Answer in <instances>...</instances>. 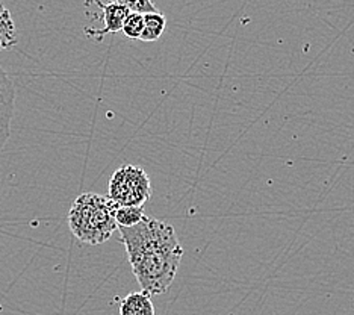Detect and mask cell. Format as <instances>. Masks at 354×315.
Segmentation results:
<instances>
[{
  "label": "cell",
  "mask_w": 354,
  "mask_h": 315,
  "mask_svg": "<svg viewBox=\"0 0 354 315\" xmlns=\"http://www.w3.org/2000/svg\"><path fill=\"white\" fill-rule=\"evenodd\" d=\"M108 194L117 206H142L151 196L150 177L138 165H123L112 174Z\"/></svg>",
  "instance_id": "3"
},
{
  "label": "cell",
  "mask_w": 354,
  "mask_h": 315,
  "mask_svg": "<svg viewBox=\"0 0 354 315\" xmlns=\"http://www.w3.org/2000/svg\"><path fill=\"white\" fill-rule=\"evenodd\" d=\"M14 114V85L6 73L0 69V150L11 135Z\"/></svg>",
  "instance_id": "4"
},
{
  "label": "cell",
  "mask_w": 354,
  "mask_h": 315,
  "mask_svg": "<svg viewBox=\"0 0 354 315\" xmlns=\"http://www.w3.org/2000/svg\"><path fill=\"white\" fill-rule=\"evenodd\" d=\"M144 218V206H117L115 223L118 228H133Z\"/></svg>",
  "instance_id": "9"
},
{
  "label": "cell",
  "mask_w": 354,
  "mask_h": 315,
  "mask_svg": "<svg viewBox=\"0 0 354 315\" xmlns=\"http://www.w3.org/2000/svg\"><path fill=\"white\" fill-rule=\"evenodd\" d=\"M120 315H155L151 298L146 293H131L120 305Z\"/></svg>",
  "instance_id": "6"
},
{
  "label": "cell",
  "mask_w": 354,
  "mask_h": 315,
  "mask_svg": "<svg viewBox=\"0 0 354 315\" xmlns=\"http://www.w3.org/2000/svg\"><path fill=\"white\" fill-rule=\"evenodd\" d=\"M142 29H144V15L131 12L127 15V19L124 20L122 32L127 38L140 39L141 34H142Z\"/></svg>",
  "instance_id": "10"
},
{
  "label": "cell",
  "mask_w": 354,
  "mask_h": 315,
  "mask_svg": "<svg viewBox=\"0 0 354 315\" xmlns=\"http://www.w3.org/2000/svg\"><path fill=\"white\" fill-rule=\"evenodd\" d=\"M118 231L142 293L149 296L167 293L183 256V247L173 226L144 215L133 228H118Z\"/></svg>",
  "instance_id": "1"
},
{
  "label": "cell",
  "mask_w": 354,
  "mask_h": 315,
  "mask_svg": "<svg viewBox=\"0 0 354 315\" xmlns=\"http://www.w3.org/2000/svg\"><path fill=\"white\" fill-rule=\"evenodd\" d=\"M165 26L167 19L160 11L146 14L144 15V29L140 39H142V42H156L162 37Z\"/></svg>",
  "instance_id": "8"
},
{
  "label": "cell",
  "mask_w": 354,
  "mask_h": 315,
  "mask_svg": "<svg viewBox=\"0 0 354 315\" xmlns=\"http://www.w3.org/2000/svg\"><path fill=\"white\" fill-rule=\"evenodd\" d=\"M117 205L108 197L84 192L75 200L68 213V226L73 235L91 246L108 241L118 226L115 223Z\"/></svg>",
  "instance_id": "2"
},
{
  "label": "cell",
  "mask_w": 354,
  "mask_h": 315,
  "mask_svg": "<svg viewBox=\"0 0 354 315\" xmlns=\"http://www.w3.org/2000/svg\"><path fill=\"white\" fill-rule=\"evenodd\" d=\"M126 5V8L131 12L135 14H151V12H158L159 10L155 6V3L150 2V0H133V2H123Z\"/></svg>",
  "instance_id": "11"
},
{
  "label": "cell",
  "mask_w": 354,
  "mask_h": 315,
  "mask_svg": "<svg viewBox=\"0 0 354 315\" xmlns=\"http://www.w3.org/2000/svg\"><path fill=\"white\" fill-rule=\"evenodd\" d=\"M15 44H17V29L11 12L0 3V52L11 51Z\"/></svg>",
  "instance_id": "7"
},
{
  "label": "cell",
  "mask_w": 354,
  "mask_h": 315,
  "mask_svg": "<svg viewBox=\"0 0 354 315\" xmlns=\"http://www.w3.org/2000/svg\"><path fill=\"white\" fill-rule=\"evenodd\" d=\"M97 5L103 10V23L104 26L100 30H93V29H86L85 32L90 37H95L97 39H102L106 34H117L123 29L124 20L127 19V15L131 14V11L127 10L126 5L123 2H111V3H100Z\"/></svg>",
  "instance_id": "5"
}]
</instances>
